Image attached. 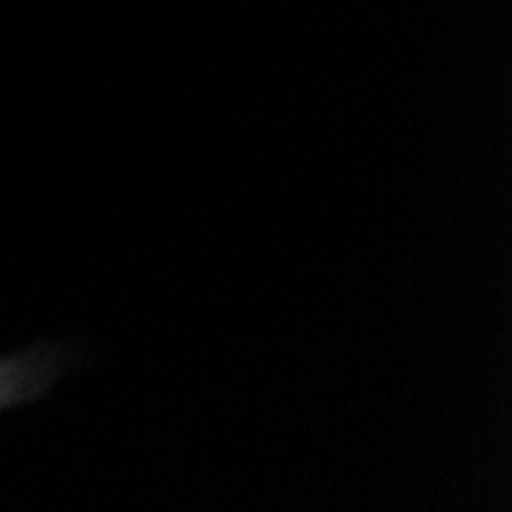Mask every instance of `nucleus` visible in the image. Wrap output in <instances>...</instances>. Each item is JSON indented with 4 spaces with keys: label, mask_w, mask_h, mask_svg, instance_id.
Returning <instances> with one entry per match:
<instances>
[{
    "label": "nucleus",
    "mask_w": 512,
    "mask_h": 512,
    "mask_svg": "<svg viewBox=\"0 0 512 512\" xmlns=\"http://www.w3.org/2000/svg\"><path fill=\"white\" fill-rule=\"evenodd\" d=\"M65 368L68 356L56 344H34L0 356V411L34 402L62 378Z\"/></svg>",
    "instance_id": "nucleus-1"
}]
</instances>
